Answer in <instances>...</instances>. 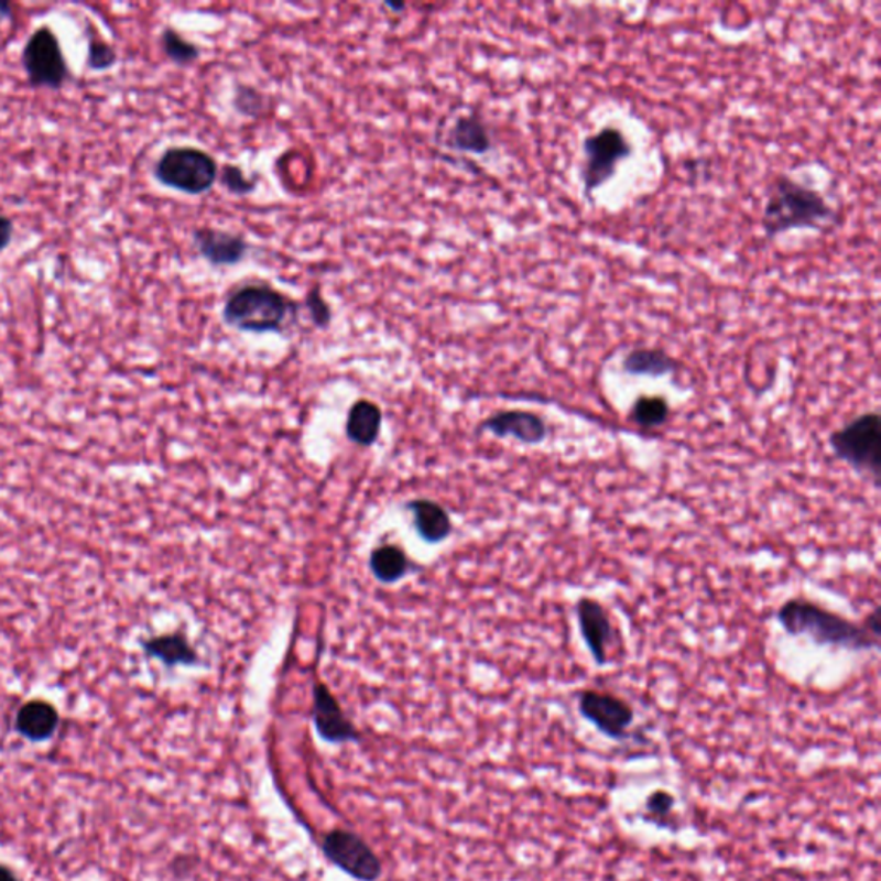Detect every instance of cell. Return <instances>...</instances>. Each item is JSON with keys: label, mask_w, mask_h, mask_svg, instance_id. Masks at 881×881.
<instances>
[{"label": "cell", "mask_w": 881, "mask_h": 881, "mask_svg": "<svg viewBox=\"0 0 881 881\" xmlns=\"http://www.w3.org/2000/svg\"><path fill=\"white\" fill-rule=\"evenodd\" d=\"M776 620L788 635H806L818 645L849 651L878 650L880 635L862 623L826 610L806 598H791L776 611Z\"/></svg>", "instance_id": "1"}, {"label": "cell", "mask_w": 881, "mask_h": 881, "mask_svg": "<svg viewBox=\"0 0 881 881\" xmlns=\"http://www.w3.org/2000/svg\"><path fill=\"white\" fill-rule=\"evenodd\" d=\"M838 216L816 189L807 188L788 176H776L768 189L763 210V229L775 238L791 229L823 231L835 225Z\"/></svg>", "instance_id": "2"}, {"label": "cell", "mask_w": 881, "mask_h": 881, "mask_svg": "<svg viewBox=\"0 0 881 881\" xmlns=\"http://www.w3.org/2000/svg\"><path fill=\"white\" fill-rule=\"evenodd\" d=\"M298 311L295 302L265 284L238 287L226 300L222 315L226 324L247 333H275Z\"/></svg>", "instance_id": "3"}, {"label": "cell", "mask_w": 881, "mask_h": 881, "mask_svg": "<svg viewBox=\"0 0 881 881\" xmlns=\"http://www.w3.org/2000/svg\"><path fill=\"white\" fill-rule=\"evenodd\" d=\"M828 445L838 460L856 472L870 476L874 488H880L881 477V418L878 412H866L849 424L834 431Z\"/></svg>", "instance_id": "4"}, {"label": "cell", "mask_w": 881, "mask_h": 881, "mask_svg": "<svg viewBox=\"0 0 881 881\" xmlns=\"http://www.w3.org/2000/svg\"><path fill=\"white\" fill-rule=\"evenodd\" d=\"M217 162L195 146H171L155 162L154 176L161 185L188 195L209 192L217 182Z\"/></svg>", "instance_id": "5"}, {"label": "cell", "mask_w": 881, "mask_h": 881, "mask_svg": "<svg viewBox=\"0 0 881 881\" xmlns=\"http://www.w3.org/2000/svg\"><path fill=\"white\" fill-rule=\"evenodd\" d=\"M21 64L33 88L61 90L72 78L59 39L48 26H40L26 40Z\"/></svg>", "instance_id": "6"}, {"label": "cell", "mask_w": 881, "mask_h": 881, "mask_svg": "<svg viewBox=\"0 0 881 881\" xmlns=\"http://www.w3.org/2000/svg\"><path fill=\"white\" fill-rule=\"evenodd\" d=\"M584 161L580 177L584 192L590 200V193L606 185L617 174L618 162L632 155V145L618 128H602L584 140Z\"/></svg>", "instance_id": "7"}, {"label": "cell", "mask_w": 881, "mask_h": 881, "mask_svg": "<svg viewBox=\"0 0 881 881\" xmlns=\"http://www.w3.org/2000/svg\"><path fill=\"white\" fill-rule=\"evenodd\" d=\"M323 852L336 868L358 881H376L382 873L381 861L369 844L354 831L336 828L324 837Z\"/></svg>", "instance_id": "8"}, {"label": "cell", "mask_w": 881, "mask_h": 881, "mask_svg": "<svg viewBox=\"0 0 881 881\" xmlns=\"http://www.w3.org/2000/svg\"><path fill=\"white\" fill-rule=\"evenodd\" d=\"M578 711L587 721L595 725L599 732L610 739L620 740L629 736L633 709L622 697L596 688H586L578 694Z\"/></svg>", "instance_id": "9"}, {"label": "cell", "mask_w": 881, "mask_h": 881, "mask_svg": "<svg viewBox=\"0 0 881 881\" xmlns=\"http://www.w3.org/2000/svg\"><path fill=\"white\" fill-rule=\"evenodd\" d=\"M575 614H577L578 630L590 656L596 661V665L605 666L610 661L608 651L617 642V630L611 622L610 613L598 599L583 596L575 605Z\"/></svg>", "instance_id": "10"}, {"label": "cell", "mask_w": 881, "mask_h": 881, "mask_svg": "<svg viewBox=\"0 0 881 881\" xmlns=\"http://www.w3.org/2000/svg\"><path fill=\"white\" fill-rule=\"evenodd\" d=\"M312 720L320 739L329 743L355 742L360 739L355 725L342 713L336 697L323 682L314 685V709Z\"/></svg>", "instance_id": "11"}, {"label": "cell", "mask_w": 881, "mask_h": 881, "mask_svg": "<svg viewBox=\"0 0 881 881\" xmlns=\"http://www.w3.org/2000/svg\"><path fill=\"white\" fill-rule=\"evenodd\" d=\"M482 429L496 437H513L523 445H541L550 436V425L537 413L527 410H504L482 422Z\"/></svg>", "instance_id": "12"}, {"label": "cell", "mask_w": 881, "mask_h": 881, "mask_svg": "<svg viewBox=\"0 0 881 881\" xmlns=\"http://www.w3.org/2000/svg\"><path fill=\"white\" fill-rule=\"evenodd\" d=\"M193 241H195L198 253L216 268L237 265L248 252L244 238L231 235V232L219 231V229H197L193 232Z\"/></svg>", "instance_id": "13"}, {"label": "cell", "mask_w": 881, "mask_h": 881, "mask_svg": "<svg viewBox=\"0 0 881 881\" xmlns=\"http://www.w3.org/2000/svg\"><path fill=\"white\" fill-rule=\"evenodd\" d=\"M14 727L30 742H45L59 727V713L47 700H28L18 711Z\"/></svg>", "instance_id": "14"}, {"label": "cell", "mask_w": 881, "mask_h": 881, "mask_svg": "<svg viewBox=\"0 0 881 881\" xmlns=\"http://www.w3.org/2000/svg\"><path fill=\"white\" fill-rule=\"evenodd\" d=\"M413 516V527L427 544H440L452 534V519L436 501L412 500L406 504Z\"/></svg>", "instance_id": "15"}, {"label": "cell", "mask_w": 881, "mask_h": 881, "mask_svg": "<svg viewBox=\"0 0 881 881\" xmlns=\"http://www.w3.org/2000/svg\"><path fill=\"white\" fill-rule=\"evenodd\" d=\"M143 651L150 657L161 661L167 668L174 666L197 665V651L193 650L188 639L183 638L182 633H164L157 638L146 639L143 642Z\"/></svg>", "instance_id": "16"}, {"label": "cell", "mask_w": 881, "mask_h": 881, "mask_svg": "<svg viewBox=\"0 0 881 881\" xmlns=\"http://www.w3.org/2000/svg\"><path fill=\"white\" fill-rule=\"evenodd\" d=\"M382 412L374 402L369 400H358L354 403L347 417V436L355 445H374L381 431Z\"/></svg>", "instance_id": "17"}, {"label": "cell", "mask_w": 881, "mask_h": 881, "mask_svg": "<svg viewBox=\"0 0 881 881\" xmlns=\"http://www.w3.org/2000/svg\"><path fill=\"white\" fill-rule=\"evenodd\" d=\"M678 363L660 348H635L623 358V372L630 376H648V378H663L677 370Z\"/></svg>", "instance_id": "18"}, {"label": "cell", "mask_w": 881, "mask_h": 881, "mask_svg": "<svg viewBox=\"0 0 881 881\" xmlns=\"http://www.w3.org/2000/svg\"><path fill=\"white\" fill-rule=\"evenodd\" d=\"M369 568L379 583L390 586L405 577L409 572V556L402 547L385 544L370 553Z\"/></svg>", "instance_id": "19"}, {"label": "cell", "mask_w": 881, "mask_h": 881, "mask_svg": "<svg viewBox=\"0 0 881 881\" xmlns=\"http://www.w3.org/2000/svg\"><path fill=\"white\" fill-rule=\"evenodd\" d=\"M453 149L470 154H486L491 149V138L485 122L476 116H465L457 121L449 134Z\"/></svg>", "instance_id": "20"}, {"label": "cell", "mask_w": 881, "mask_h": 881, "mask_svg": "<svg viewBox=\"0 0 881 881\" xmlns=\"http://www.w3.org/2000/svg\"><path fill=\"white\" fill-rule=\"evenodd\" d=\"M672 415L670 403L663 396H639L630 409L629 421L642 429H656Z\"/></svg>", "instance_id": "21"}, {"label": "cell", "mask_w": 881, "mask_h": 881, "mask_svg": "<svg viewBox=\"0 0 881 881\" xmlns=\"http://www.w3.org/2000/svg\"><path fill=\"white\" fill-rule=\"evenodd\" d=\"M161 45L164 54L177 66H188L195 63L200 55L197 45L183 39L173 28H165L161 35Z\"/></svg>", "instance_id": "22"}, {"label": "cell", "mask_w": 881, "mask_h": 881, "mask_svg": "<svg viewBox=\"0 0 881 881\" xmlns=\"http://www.w3.org/2000/svg\"><path fill=\"white\" fill-rule=\"evenodd\" d=\"M118 63V52L112 45L99 35H91L88 30V57L87 64L94 72H107Z\"/></svg>", "instance_id": "23"}, {"label": "cell", "mask_w": 881, "mask_h": 881, "mask_svg": "<svg viewBox=\"0 0 881 881\" xmlns=\"http://www.w3.org/2000/svg\"><path fill=\"white\" fill-rule=\"evenodd\" d=\"M220 183L229 192L237 193V195H247V193L253 192V188H255V182L248 180L243 171L232 164L225 165L220 171Z\"/></svg>", "instance_id": "24"}, {"label": "cell", "mask_w": 881, "mask_h": 881, "mask_svg": "<svg viewBox=\"0 0 881 881\" xmlns=\"http://www.w3.org/2000/svg\"><path fill=\"white\" fill-rule=\"evenodd\" d=\"M235 106H237L241 115H259L260 110L264 109L265 106L264 95H260L259 91L250 87H238Z\"/></svg>", "instance_id": "25"}, {"label": "cell", "mask_w": 881, "mask_h": 881, "mask_svg": "<svg viewBox=\"0 0 881 881\" xmlns=\"http://www.w3.org/2000/svg\"><path fill=\"white\" fill-rule=\"evenodd\" d=\"M307 308L311 312L312 320L315 326L327 327L329 326L333 314H330L329 305L326 300L320 295L319 287H314L307 295Z\"/></svg>", "instance_id": "26"}, {"label": "cell", "mask_w": 881, "mask_h": 881, "mask_svg": "<svg viewBox=\"0 0 881 881\" xmlns=\"http://www.w3.org/2000/svg\"><path fill=\"white\" fill-rule=\"evenodd\" d=\"M673 806H675L673 795L665 791L654 792V794H651L650 798H648V803H645V807L650 811L651 818H665V816H670Z\"/></svg>", "instance_id": "27"}, {"label": "cell", "mask_w": 881, "mask_h": 881, "mask_svg": "<svg viewBox=\"0 0 881 881\" xmlns=\"http://www.w3.org/2000/svg\"><path fill=\"white\" fill-rule=\"evenodd\" d=\"M12 237H14V222L8 216L0 214V252H4L11 244Z\"/></svg>", "instance_id": "28"}, {"label": "cell", "mask_w": 881, "mask_h": 881, "mask_svg": "<svg viewBox=\"0 0 881 881\" xmlns=\"http://www.w3.org/2000/svg\"><path fill=\"white\" fill-rule=\"evenodd\" d=\"M12 11H14V8H12L11 2H0V24L12 17Z\"/></svg>", "instance_id": "29"}, {"label": "cell", "mask_w": 881, "mask_h": 881, "mask_svg": "<svg viewBox=\"0 0 881 881\" xmlns=\"http://www.w3.org/2000/svg\"><path fill=\"white\" fill-rule=\"evenodd\" d=\"M0 881H21L17 874L9 870L8 866L0 864Z\"/></svg>", "instance_id": "30"}, {"label": "cell", "mask_w": 881, "mask_h": 881, "mask_svg": "<svg viewBox=\"0 0 881 881\" xmlns=\"http://www.w3.org/2000/svg\"><path fill=\"white\" fill-rule=\"evenodd\" d=\"M385 6H388V8L391 9H400V11H402V9H405V6L403 4H385Z\"/></svg>", "instance_id": "31"}]
</instances>
